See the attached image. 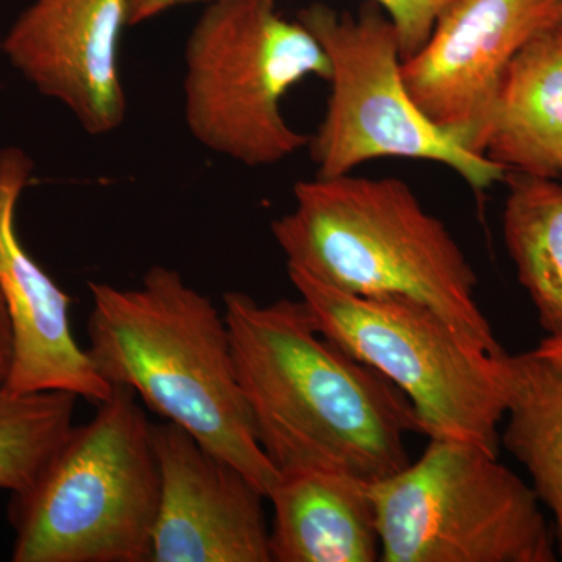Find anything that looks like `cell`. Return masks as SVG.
I'll list each match as a JSON object with an SVG mask.
<instances>
[{
	"label": "cell",
	"mask_w": 562,
	"mask_h": 562,
	"mask_svg": "<svg viewBox=\"0 0 562 562\" xmlns=\"http://www.w3.org/2000/svg\"><path fill=\"white\" fill-rule=\"evenodd\" d=\"M161 495L150 562H272L266 495L172 424H151Z\"/></svg>",
	"instance_id": "cell-10"
},
{
	"label": "cell",
	"mask_w": 562,
	"mask_h": 562,
	"mask_svg": "<svg viewBox=\"0 0 562 562\" xmlns=\"http://www.w3.org/2000/svg\"><path fill=\"white\" fill-rule=\"evenodd\" d=\"M317 330L371 366L412 402L427 438L498 453L505 419V355L442 314L406 297H362L288 268Z\"/></svg>",
	"instance_id": "cell-5"
},
{
	"label": "cell",
	"mask_w": 562,
	"mask_h": 562,
	"mask_svg": "<svg viewBox=\"0 0 562 562\" xmlns=\"http://www.w3.org/2000/svg\"><path fill=\"white\" fill-rule=\"evenodd\" d=\"M506 172L562 176V25L547 29L514 57L482 143Z\"/></svg>",
	"instance_id": "cell-14"
},
{
	"label": "cell",
	"mask_w": 562,
	"mask_h": 562,
	"mask_svg": "<svg viewBox=\"0 0 562 562\" xmlns=\"http://www.w3.org/2000/svg\"><path fill=\"white\" fill-rule=\"evenodd\" d=\"M505 428L501 443L527 469L552 513L562 560V364L531 350L505 355Z\"/></svg>",
	"instance_id": "cell-15"
},
{
	"label": "cell",
	"mask_w": 562,
	"mask_h": 562,
	"mask_svg": "<svg viewBox=\"0 0 562 562\" xmlns=\"http://www.w3.org/2000/svg\"><path fill=\"white\" fill-rule=\"evenodd\" d=\"M13 325H11L5 297L0 290V390L9 380L11 362H13Z\"/></svg>",
	"instance_id": "cell-20"
},
{
	"label": "cell",
	"mask_w": 562,
	"mask_h": 562,
	"mask_svg": "<svg viewBox=\"0 0 562 562\" xmlns=\"http://www.w3.org/2000/svg\"><path fill=\"white\" fill-rule=\"evenodd\" d=\"M297 21L331 65L327 110L308 143L316 177L346 176L376 158H412L441 162L476 192L505 180L502 166L439 131L413 102L397 31L379 5L371 2L353 16L312 3Z\"/></svg>",
	"instance_id": "cell-8"
},
{
	"label": "cell",
	"mask_w": 562,
	"mask_h": 562,
	"mask_svg": "<svg viewBox=\"0 0 562 562\" xmlns=\"http://www.w3.org/2000/svg\"><path fill=\"white\" fill-rule=\"evenodd\" d=\"M198 2L209 3L213 0H128V27L155 20V18L168 13L169 10Z\"/></svg>",
	"instance_id": "cell-19"
},
{
	"label": "cell",
	"mask_w": 562,
	"mask_h": 562,
	"mask_svg": "<svg viewBox=\"0 0 562 562\" xmlns=\"http://www.w3.org/2000/svg\"><path fill=\"white\" fill-rule=\"evenodd\" d=\"M294 209L271 224L288 268L362 297L424 303L503 353L476 301V273L441 220L394 177L303 180Z\"/></svg>",
	"instance_id": "cell-3"
},
{
	"label": "cell",
	"mask_w": 562,
	"mask_h": 562,
	"mask_svg": "<svg viewBox=\"0 0 562 562\" xmlns=\"http://www.w3.org/2000/svg\"><path fill=\"white\" fill-rule=\"evenodd\" d=\"M371 484L341 472H279L269 546L273 562H375L380 538Z\"/></svg>",
	"instance_id": "cell-13"
},
{
	"label": "cell",
	"mask_w": 562,
	"mask_h": 562,
	"mask_svg": "<svg viewBox=\"0 0 562 562\" xmlns=\"http://www.w3.org/2000/svg\"><path fill=\"white\" fill-rule=\"evenodd\" d=\"M35 162L21 147L0 149V290L13 325V362L3 390L11 394L65 391L95 405L113 386L74 338L70 297L25 250L16 228L22 192Z\"/></svg>",
	"instance_id": "cell-12"
},
{
	"label": "cell",
	"mask_w": 562,
	"mask_h": 562,
	"mask_svg": "<svg viewBox=\"0 0 562 562\" xmlns=\"http://www.w3.org/2000/svg\"><path fill=\"white\" fill-rule=\"evenodd\" d=\"M330 80L312 33L276 0H213L184 46L183 110L192 138L247 168H268L308 147L281 101L306 77Z\"/></svg>",
	"instance_id": "cell-6"
},
{
	"label": "cell",
	"mask_w": 562,
	"mask_h": 562,
	"mask_svg": "<svg viewBox=\"0 0 562 562\" xmlns=\"http://www.w3.org/2000/svg\"><path fill=\"white\" fill-rule=\"evenodd\" d=\"M88 288L87 351L103 379L131 387L268 498L279 472L258 441L224 313L168 266H151L136 288Z\"/></svg>",
	"instance_id": "cell-2"
},
{
	"label": "cell",
	"mask_w": 562,
	"mask_h": 562,
	"mask_svg": "<svg viewBox=\"0 0 562 562\" xmlns=\"http://www.w3.org/2000/svg\"><path fill=\"white\" fill-rule=\"evenodd\" d=\"M503 238L547 338L562 339V183L508 172Z\"/></svg>",
	"instance_id": "cell-16"
},
{
	"label": "cell",
	"mask_w": 562,
	"mask_h": 562,
	"mask_svg": "<svg viewBox=\"0 0 562 562\" xmlns=\"http://www.w3.org/2000/svg\"><path fill=\"white\" fill-rule=\"evenodd\" d=\"M383 562H554L557 536L530 484L476 443L428 438L369 486Z\"/></svg>",
	"instance_id": "cell-7"
},
{
	"label": "cell",
	"mask_w": 562,
	"mask_h": 562,
	"mask_svg": "<svg viewBox=\"0 0 562 562\" xmlns=\"http://www.w3.org/2000/svg\"><path fill=\"white\" fill-rule=\"evenodd\" d=\"M31 490L11 495L14 562H150L161 479L151 422L113 384Z\"/></svg>",
	"instance_id": "cell-4"
},
{
	"label": "cell",
	"mask_w": 562,
	"mask_h": 562,
	"mask_svg": "<svg viewBox=\"0 0 562 562\" xmlns=\"http://www.w3.org/2000/svg\"><path fill=\"white\" fill-rule=\"evenodd\" d=\"M128 0H33L2 41L22 79L91 136L116 132L127 116L120 72Z\"/></svg>",
	"instance_id": "cell-11"
},
{
	"label": "cell",
	"mask_w": 562,
	"mask_h": 562,
	"mask_svg": "<svg viewBox=\"0 0 562 562\" xmlns=\"http://www.w3.org/2000/svg\"><path fill=\"white\" fill-rule=\"evenodd\" d=\"M239 386L277 472L324 469L375 484L412 462L424 435L412 402L371 366L325 338L305 303L224 294Z\"/></svg>",
	"instance_id": "cell-1"
},
{
	"label": "cell",
	"mask_w": 562,
	"mask_h": 562,
	"mask_svg": "<svg viewBox=\"0 0 562 562\" xmlns=\"http://www.w3.org/2000/svg\"><path fill=\"white\" fill-rule=\"evenodd\" d=\"M557 25L562 0H457L402 61L403 83L431 124L483 155L506 70L532 36Z\"/></svg>",
	"instance_id": "cell-9"
},
{
	"label": "cell",
	"mask_w": 562,
	"mask_h": 562,
	"mask_svg": "<svg viewBox=\"0 0 562 562\" xmlns=\"http://www.w3.org/2000/svg\"><path fill=\"white\" fill-rule=\"evenodd\" d=\"M386 13L401 43L402 61L413 57L430 38L439 18L457 0H371Z\"/></svg>",
	"instance_id": "cell-18"
},
{
	"label": "cell",
	"mask_w": 562,
	"mask_h": 562,
	"mask_svg": "<svg viewBox=\"0 0 562 562\" xmlns=\"http://www.w3.org/2000/svg\"><path fill=\"white\" fill-rule=\"evenodd\" d=\"M535 351L549 358V360L558 362V364H562V339L543 338Z\"/></svg>",
	"instance_id": "cell-21"
},
{
	"label": "cell",
	"mask_w": 562,
	"mask_h": 562,
	"mask_svg": "<svg viewBox=\"0 0 562 562\" xmlns=\"http://www.w3.org/2000/svg\"><path fill=\"white\" fill-rule=\"evenodd\" d=\"M77 395L0 390V490H31L74 428Z\"/></svg>",
	"instance_id": "cell-17"
}]
</instances>
